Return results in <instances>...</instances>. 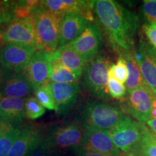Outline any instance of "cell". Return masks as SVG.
I'll return each mask as SVG.
<instances>
[{
    "mask_svg": "<svg viewBox=\"0 0 156 156\" xmlns=\"http://www.w3.org/2000/svg\"><path fill=\"white\" fill-rule=\"evenodd\" d=\"M4 43L1 40H0V51H1V49H2V46H4Z\"/></svg>",
    "mask_w": 156,
    "mask_h": 156,
    "instance_id": "36",
    "label": "cell"
},
{
    "mask_svg": "<svg viewBox=\"0 0 156 156\" xmlns=\"http://www.w3.org/2000/svg\"><path fill=\"white\" fill-rule=\"evenodd\" d=\"M53 93L55 112L58 116H64L73 110L77 102L80 87L77 83H56L50 82Z\"/></svg>",
    "mask_w": 156,
    "mask_h": 156,
    "instance_id": "16",
    "label": "cell"
},
{
    "mask_svg": "<svg viewBox=\"0 0 156 156\" xmlns=\"http://www.w3.org/2000/svg\"><path fill=\"white\" fill-rule=\"evenodd\" d=\"M119 156H134V155H131V154H124V155H119Z\"/></svg>",
    "mask_w": 156,
    "mask_h": 156,
    "instance_id": "37",
    "label": "cell"
},
{
    "mask_svg": "<svg viewBox=\"0 0 156 156\" xmlns=\"http://www.w3.org/2000/svg\"><path fill=\"white\" fill-rule=\"evenodd\" d=\"M128 67L126 65L125 58L121 53L119 55L116 64H113L109 68L108 77L116 78L122 83H125L128 78Z\"/></svg>",
    "mask_w": 156,
    "mask_h": 156,
    "instance_id": "26",
    "label": "cell"
},
{
    "mask_svg": "<svg viewBox=\"0 0 156 156\" xmlns=\"http://www.w3.org/2000/svg\"><path fill=\"white\" fill-rule=\"evenodd\" d=\"M51 153L46 150L42 149L41 147H39L38 149L36 150V151L31 153L30 155L28 156H51Z\"/></svg>",
    "mask_w": 156,
    "mask_h": 156,
    "instance_id": "32",
    "label": "cell"
},
{
    "mask_svg": "<svg viewBox=\"0 0 156 156\" xmlns=\"http://www.w3.org/2000/svg\"><path fill=\"white\" fill-rule=\"evenodd\" d=\"M80 147L110 156L120 155V151L113 143L108 130L93 126H84V135Z\"/></svg>",
    "mask_w": 156,
    "mask_h": 156,
    "instance_id": "13",
    "label": "cell"
},
{
    "mask_svg": "<svg viewBox=\"0 0 156 156\" xmlns=\"http://www.w3.org/2000/svg\"><path fill=\"white\" fill-rule=\"evenodd\" d=\"M36 49L17 44H6L0 51V64L11 73H20L27 67Z\"/></svg>",
    "mask_w": 156,
    "mask_h": 156,
    "instance_id": "9",
    "label": "cell"
},
{
    "mask_svg": "<svg viewBox=\"0 0 156 156\" xmlns=\"http://www.w3.org/2000/svg\"><path fill=\"white\" fill-rule=\"evenodd\" d=\"M51 71L49 81L56 83H77L81 75L73 73L71 70L64 67L57 60L52 57L51 52Z\"/></svg>",
    "mask_w": 156,
    "mask_h": 156,
    "instance_id": "23",
    "label": "cell"
},
{
    "mask_svg": "<svg viewBox=\"0 0 156 156\" xmlns=\"http://www.w3.org/2000/svg\"><path fill=\"white\" fill-rule=\"evenodd\" d=\"M75 153L77 156H110L108 155H105L97 152L87 151L83 148L82 147H79L75 149Z\"/></svg>",
    "mask_w": 156,
    "mask_h": 156,
    "instance_id": "31",
    "label": "cell"
},
{
    "mask_svg": "<svg viewBox=\"0 0 156 156\" xmlns=\"http://www.w3.org/2000/svg\"><path fill=\"white\" fill-rule=\"evenodd\" d=\"M140 153L142 156H156V136L143 124Z\"/></svg>",
    "mask_w": 156,
    "mask_h": 156,
    "instance_id": "24",
    "label": "cell"
},
{
    "mask_svg": "<svg viewBox=\"0 0 156 156\" xmlns=\"http://www.w3.org/2000/svg\"><path fill=\"white\" fill-rule=\"evenodd\" d=\"M1 122H2V119H0V123H1Z\"/></svg>",
    "mask_w": 156,
    "mask_h": 156,
    "instance_id": "40",
    "label": "cell"
},
{
    "mask_svg": "<svg viewBox=\"0 0 156 156\" xmlns=\"http://www.w3.org/2000/svg\"><path fill=\"white\" fill-rule=\"evenodd\" d=\"M125 58L126 65L128 67V78L126 81V89L129 93L140 87H147L146 85L142 74L140 73V68L134 60L132 52L126 51L121 53Z\"/></svg>",
    "mask_w": 156,
    "mask_h": 156,
    "instance_id": "21",
    "label": "cell"
},
{
    "mask_svg": "<svg viewBox=\"0 0 156 156\" xmlns=\"http://www.w3.org/2000/svg\"><path fill=\"white\" fill-rule=\"evenodd\" d=\"M84 130L79 124L69 123L54 126L45 136L41 147L51 153L66 149H76L80 147Z\"/></svg>",
    "mask_w": 156,
    "mask_h": 156,
    "instance_id": "6",
    "label": "cell"
},
{
    "mask_svg": "<svg viewBox=\"0 0 156 156\" xmlns=\"http://www.w3.org/2000/svg\"><path fill=\"white\" fill-rule=\"evenodd\" d=\"M51 52L36 51L23 73L28 78L32 90L49 81L51 71Z\"/></svg>",
    "mask_w": 156,
    "mask_h": 156,
    "instance_id": "14",
    "label": "cell"
},
{
    "mask_svg": "<svg viewBox=\"0 0 156 156\" xmlns=\"http://www.w3.org/2000/svg\"><path fill=\"white\" fill-rule=\"evenodd\" d=\"M155 97L148 87H140L128 93L125 103L126 112L140 123L147 122L152 118Z\"/></svg>",
    "mask_w": 156,
    "mask_h": 156,
    "instance_id": "8",
    "label": "cell"
},
{
    "mask_svg": "<svg viewBox=\"0 0 156 156\" xmlns=\"http://www.w3.org/2000/svg\"><path fill=\"white\" fill-rule=\"evenodd\" d=\"M46 110L36 97L30 96L25 99V117L30 120L39 119L45 114Z\"/></svg>",
    "mask_w": 156,
    "mask_h": 156,
    "instance_id": "27",
    "label": "cell"
},
{
    "mask_svg": "<svg viewBox=\"0 0 156 156\" xmlns=\"http://www.w3.org/2000/svg\"><path fill=\"white\" fill-rule=\"evenodd\" d=\"M25 118V99L3 97L0 99V119L19 127Z\"/></svg>",
    "mask_w": 156,
    "mask_h": 156,
    "instance_id": "19",
    "label": "cell"
},
{
    "mask_svg": "<svg viewBox=\"0 0 156 156\" xmlns=\"http://www.w3.org/2000/svg\"><path fill=\"white\" fill-rule=\"evenodd\" d=\"M34 91L36 99L45 108L48 110H55V103L50 82L40 85Z\"/></svg>",
    "mask_w": 156,
    "mask_h": 156,
    "instance_id": "25",
    "label": "cell"
},
{
    "mask_svg": "<svg viewBox=\"0 0 156 156\" xmlns=\"http://www.w3.org/2000/svg\"><path fill=\"white\" fill-rule=\"evenodd\" d=\"M113 63L108 56L98 55L87 62L83 72L82 84L84 89L93 97L101 100L111 98L108 93V73Z\"/></svg>",
    "mask_w": 156,
    "mask_h": 156,
    "instance_id": "3",
    "label": "cell"
},
{
    "mask_svg": "<svg viewBox=\"0 0 156 156\" xmlns=\"http://www.w3.org/2000/svg\"><path fill=\"white\" fill-rule=\"evenodd\" d=\"M1 98H2V95H1V94H0V99H1Z\"/></svg>",
    "mask_w": 156,
    "mask_h": 156,
    "instance_id": "39",
    "label": "cell"
},
{
    "mask_svg": "<svg viewBox=\"0 0 156 156\" xmlns=\"http://www.w3.org/2000/svg\"><path fill=\"white\" fill-rule=\"evenodd\" d=\"M143 124L126 116L118 125L109 131L113 143L119 151L134 156H142L140 153Z\"/></svg>",
    "mask_w": 156,
    "mask_h": 156,
    "instance_id": "5",
    "label": "cell"
},
{
    "mask_svg": "<svg viewBox=\"0 0 156 156\" xmlns=\"http://www.w3.org/2000/svg\"><path fill=\"white\" fill-rule=\"evenodd\" d=\"M2 41L6 44L25 45L37 50L33 17L19 19L8 25L2 33Z\"/></svg>",
    "mask_w": 156,
    "mask_h": 156,
    "instance_id": "11",
    "label": "cell"
},
{
    "mask_svg": "<svg viewBox=\"0 0 156 156\" xmlns=\"http://www.w3.org/2000/svg\"><path fill=\"white\" fill-rule=\"evenodd\" d=\"M145 38L156 51V25L145 23L142 27Z\"/></svg>",
    "mask_w": 156,
    "mask_h": 156,
    "instance_id": "30",
    "label": "cell"
},
{
    "mask_svg": "<svg viewBox=\"0 0 156 156\" xmlns=\"http://www.w3.org/2000/svg\"><path fill=\"white\" fill-rule=\"evenodd\" d=\"M31 90V84L23 71L20 73L7 71L0 88V94L7 98H23L29 95Z\"/></svg>",
    "mask_w": 156,
    "mask_h": 156,
    "instance_id": "17",
    "label": "cell"
},
{
    "mask_svg": "<svg viewBox=\"0 0 156 156\" xmlns=\"http://www.w3.org/2000/svg\"><path fill=\"white\" fill-rule=\"evenodd\" d=\"M93 8L112 44L122 52L130 51L139 28V17L114 0L94 1Z\"/></svg>",
    "mask_w": 156,
    "mask_h": 156,
    "instance_id": "1",
    "label": "cell"
},
{
    "mask_svg": "<svg viewBox=\"0 0 156 156\" xmlns=\"http://www.w3.org/2000/svg\"><path fill=\"white\" fill-rule=\"evenodd\" d=\"M2 33H0V40L2 41Z\"/></svg>",
    "mask_w": 156,
    "mask_h": 156,
    "instance_id": "38",
    "label": "cell"
},
{
    "mask_svg": "<svg viewBox=\"0 0 156 156\" xmlns=\"http://www.w3.org/2000/svg\"><path fill=\"white\" fill-rule=\"evenodd\" d=\"M147 126L156 136V119H151L147 122Z\"/></svg>",
    "mask_w": 156,
    "mask_h": 156,
    "instance_id": "33",
    "label": "cell"
},
{
    "mask_svg": "<svg viewBox=\"0 0 156 156\" xmlns=\"http://www.w3.org/2000/svg\"><path fill=\"white\" fill-rule=\"evenodd\" d=\"M107 87L111 98H114L115 99H122L126 95V89L125 85L117 80L116 78L108 77Z\"/></svg>",
    "mask_w": 156,
    "mask_h": 156,
    "instance_id": "28",
    "label": "cell"
},
{
    "mask_svg": "<svg viewBox=\"0 0 156 156\" xmlns=\"http://www.w3.org/2000/svg\"><path fill=\"white\" fill-rule=\"evenodd\" d=\"M41 4L45 9L59 17H64L67 13H75L81 15L88 22L93 20L92 9L94 1L46 0L41 1Z\"/></svg>",
    "mask_w": 156,
    "mask_h": 156,
    "instance_id": "15",
    "label": "cell"
},
{
    "mask_svg": "<svg viewBox=\"0 0 156 156\" xmlns=\"http://www.w3.org/2000/svg\"><path fill=\"white\" fill-rule=\"evenodd\" d=\"M132 54L146 85L156 96V51L142 36L137 50Z\"/></svg>",
    "mask_w": 156,
    "mask_h": 156,
    "instance_id": "10",
    "label": "cell"
},
{
    "mask_svg": "<svg viewBox=\"0 0 156 156\" xmlns=\"http://www.w3.org/2000/svg\"><path fill=\"white\" fill-rule=\"evenodd\" d=\"M126 116L118 107L101 101L87 103L82 113L84 126L110 131Z\"/></svg>",
    "mask_w": 156,
    "mask_h": 156,
    "instance_id": "4",
    "label": "cell"
},
{
    "mask_svg": "<svg viewBox=\"0 0 156 156\" xmlns=\"http://www.w3.org/2000/svg\"><path fill=\"white\" fill-rule=\"evenodd\" d=\"M44 138L40 126L28 124L20 130L7 156H28L41 146Z\"/></svg>",
    "mask_w": 156,
    "mask_h": 156,
    "instance_id": "12",
    "label": "cell"
},
{
    "mask_svg": "<svg viewBox=\"0 0 156 156\" xmlns=\"http://www.w3.org/2000/svg\"><path fill=\"white\" fill-rule=\"evenodd\" d=\"M20 132L19 127L2 119L0 123V156H7Z\"/></svg>",
    "mask_w": 156,
    "mask_h": 156,
    "instance_id": "22",
    "label": "cell"
},
{
    "mask_svg": "<svg viewBox=\"0 0 156 156\" xmlns=\"http://www.w3.org/2000/svg\"><path fill=\"white\" fill-rule=\"evenodd\" d=\"M142 13L148 24L156 25V0H145L142 7Z\"/></svg>",
    "mask_w": 156,
    "mask_h": 156,
    "instance_id": "29",
    "label": "cell"
},
{
    "mask_svg": "<svg viewBox=\"0 0 156 156\" xmlns=\"http://www.w3.org/2000/svg\"><path fill=\"white\" fill-rule=\"evenodd\" d=\"M7 73V70H6L5 68H3L2 66L0 64V88H1L2 85L4 81H5Z\"/></svg>",
    "mask_w": 156,
    "mask_h": 156,
    "instance_id": "34",
    "label": "cell"
},
{
    "mask_svg": "<svg viewBox=\"0 0 156 156\" xmlns=\"http://www.w3.org/2000/svg\"><path fill=\"white\" fill-rule=\"evenodd\" d=\"M88 25V21L81 15L75 13L66 14L61 23L58 46L73 42L85 30Z\"/></svg>",
    "mask_w": 156,
    "mask_h": 156,
    "instance_id": "18",
    "label": "cell"
},
{
    "mask_svg": "<svg viewBox=\"0 0 156 156\" xmlns=\"http://www.w3.org/2000/svg\"><path fill=\"white\" fill-rule=\"evenodd\" d=\"M156 119V96L153 99V111H152V118Z\"/></svg>",
    "mask_w": 156,
    "mask_h": 156,
    "instance_id": "35",
    "label": "cell"
},
{
    "mask_svg": "<svg viewBox=\"0 0 156 156\" xmlns=\"http://www.w3.org/2000/svg\"><path fill=\"white\" fill-rule=\"evenodd\" d=\"M69 45L86 63L92 61L98 56L103 45L100 28L94 23H89L85 30Z\"/></svg>",
    "mask_w": 156,
    "mask_h": 156,
    "instance_id": "7",
    "label": "cell"
},
{
    "mask_svg": "<svg viewBox=\"0 0 156 156\" xmlns=\"http://www.w3.org/2000/svg\"><path fill=\"white\" fill-rule=\"evenodd\" d=\"M52 57L57 60L64 67L81 76L87 64L69 44L58 46L55 51L52 52Z\"/></svg>",
    "mask_w": 156,
    "mask_h": 156,
    "instance_id": "20",
    "label": "cell"
},
{
    "mask_svg": "<svg viewBox=\"0 0 156 156\" xmlns=\"http://www.w3.org/2000/svg\"><path fill=\"white\" fill-rule=\"evenodd\" d=\"M37 50L54 52L59 44L60 29L63 17L45 9L41 5L33 16Z\"/></svg>",
    "mask_w": 156,
    "mask_h": 156,
    "instance_id": "2",
    "label": "cell"
}]
</instances>
